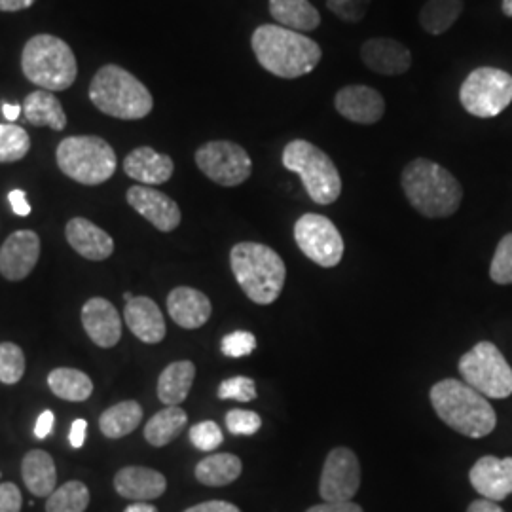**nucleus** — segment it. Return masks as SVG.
<instances>
[{
	"instance_id": "1a4fd4ad",
	"label": "nucleus",
	"mask_w": 512,
	"mask_h": 512,
	"mask_svg": "<svg viewBox=\"0 0 512 512\" xmlns=\"http://www.w3.org/2000/svg\"><path fill=\"white\" fill-rule=\"evenodd\" d=\"M459 374L465 384L490 399L512 395V368L492 342H480L459 359Z\"/></svg>"
},
{
	"instance_id": "dca6fc26",
	"label": "nucleus",
	"mask_w": 512,
	"mask_h": 512,
	"mask_svg": "<svg viewBox=\"0 0 512 512\" xmlns=\"http://www.w3.org/2000/svg\"><path fill=\"white\" fill-rule=\"evenodd\" d=\"M334 107L340 116L353 124L372 126L378 124L385 114V101L382 93L370 86L353 84L346 86L334 97Z\"/></svg>"
},
{
	"instance_id": "a19ab883",
	"label": "nucleus",
	"mask_w": 512,
	"mask_h": 512,
	"mask_svg": "<svg viewBox=\"0 0 512 512\" xmlns=\"http://www.w3.org/2000/svg\"><path fill=\"white\" fill-rule=\"evenodd\" d=\"M226 427L232 435L251 437L262 427V420L253 410H230L226 414Z\"/></svg>"
},
{
	"instance_id": "c756f323",
	"label": "nucleus",
	"mask_w": 512,
	"mask_h": 512,
	"mask_svg": "<svg viewBox=\"0 0 512 512\" xmlns=\"http://www.w3.org/2000/svg\"><path fill=\"white\" fill-rule=\"evenodd\" d=\"M243 463L234 454H213L196 465V478L203 486L220 488L238 480Z\"/></svg>"
},
{
	"instance_id": "58836bf2",
	"label": "nucleus",
	"mask_w": 512,
	"mask_h": 512,
	"mask_svg": "<svg viewBox=\"0 0 512 512\" xmlns=\"http://www.w3.org/2000/svg\"><path fill=\"white\" fill-rule=\"evenodd\" d=\"M222 440L224 435L215 421H200L194 427H190V442L202 452L217 450Z\"/></svg>"
},
{
	"instance_id": "a18cd8bd",
	"label": "nucleus",
	"mask_w": 512,
	"mask_h": 512,
	"mask_svg": "<svg viewBox=\"0 0 512 512\" xmlns=\"http://www.w3.org/2000/svg\"><path fill=\"white\" fill-rule=\"evenodd\" d=\"M8 200H10L14 213L19 217H29L31 215V205L27 202V196H25L23 190H12Z\"/></svg>"
},
{
	"instance_id": "2eb2a0df",
	"label": "nucleus",
	"mask_w": 512,
	"mask_h": 512,
	"mask_svg": "<svg viewBox=\"0 0 512 512\" xmlns=\"http://www.w3.org/2000/svg\"><path fill=\"white\" fill-rule=\"evenodd\" d=\"M40 238L33 230H18L0 247V274L8 281H23L37 266Z\"/></svg>"
},
{
	"instance_id": "6ab92c4d",
	"label": "nucleus",
	"mask_w": 512,
	"mask_h": 512,
	"mask_svg": "<svg viewBox=\"0 0 512 512\" xmlns=\"http://www.w3.org/2000/svg\"><path fill=\"white\" fill-rule=\"evenodd\" d=\"M361 59L374 73L399 76L412 67V52L395 38H370L361 46Z\"/></svg>"
},
{
	"instance_id": "a211bd4d",
	"label": "nucleus",
	"mask_w": 512,
	"mask_h": 512,
	"mask_svg": "<svg viewBox=\"0 0 512 512\" xmlns=\"http://www.w3.org/2000/svg\"><path fill=\"white\" fill-rule=\"evenodd\" d=\"M469 480L478 494L490 501H503L512 494V458L484 456L478 459Z\"/></svg>"
},
{
	"instance_id": "6e6d98bb",
	"label": "nucleus",
	"mask_w": 512,
	"mask_h": 512,
	"mask_svg": "<svg viewBox=\"0 0 512 512\" xmlns=\"http://www.w3.org/2000/svg\"><path fill=\"white\" fill-rule=\"evenodd\" d=\"M124 298H126V302H129V300H133L135 296H133L131 293H124Z\"/></svg>"
},
{
	"instance_id": "f704fd0d",
	"label": "nucleus",
	"mask_w": 512,
	"mask_h": 512,
	"mask_svg": "<svg viewBox=\"0 0 512 512\" xmlns=\"http://www.w3.org/2000/svg\"><path fill=\"white\" fill-rule=\"evenodd\" d=\"M31 150V137L18 124H0V164L23 160Z\"/></svg>"
},
{
	"instance_id": "473e14b6",
	"label": "nucleus",
	"mask_w": 512,
	"mask_h": 512,
	"mask_svg": "<svg viewBox=\"0 0 512 512\" xmlns=\"http://www.w3.org/2000/svg\"><path fill=\"white\" fill-rule=\"evenodd\" d=\"M463 12V0H427L420 12V23L429 35H444Z\"/></svg>"
},
{
	"instance_id": "7ed1b4c3",
	"label": "nucleus",
	"mask_w": 512,
	"mask_h": 512,
	"mask_svg": "<svg viewBox=\"0 0 512 512\" xmlns=\"http://www.w3.org/2000/svg\"><path fill=\"white\" fill-rule=\"evenodd\" d=\"M429 397L440 420L465 437H488L497 425L494 406L465 382L442 380L431 387Z\"/></svg>"
},
{
	"instance_id": "ddd939ff",
	"label": "nucleus",
	"mask_w": 512,
	"mask_h": 512,
	"mask_svg": "<svg viewBox=\"0 0 512 512\" xmlns=\"http://www.w3.org/2000/svg\"><path fill=\"white\" fill-rule=\"evenodd\" d=\"M361 486V465L349 448H334L327 456L319 494L327 503H348Z\"/></svg>"
},
{
	"instance_id": "bb28decb",
	"label": "nucleus",
	"mask_w": 512,
	"mask_h": 512,
	"mask_svg": "<svg viewBox=\"0 0 512 512\" xmlns=\"http://www.w3.org/2000/svg\"><path fill=\"white\" fill-rule=\"evenodd\" d=\"M21 475L27 490L37 497H50L57 486L55 461L44 450H31L21 463Z\"/></svg>"
},
{
	"instance_id": "c03bdc74",
	"label": "nucleus",
	"mask_w": 512,
	"mask_h": 512,
	"mask_svg": "<svg viewBox=\"0 0 512 512\" xmlns=\"http://www.w3.org/2000/svg\"><path fill=\"white\" fill-rule=\"evenodd\" d=\"M184 512H241L236 505L228 501H205L200 505H194Z\"/></svg>"
},
{
	"instance_id": "72a5a7b5",
	"label": "nucleus",
	"mask_w": 512,
	"mask_h": 512,
	"mask_svg": "<svg viewBox=\"0 0 512 512\" xmlns=\"http://www.w3.org/2000/svg\"><path fill=\"white\" fill-rule=\"evenodd\" d=\"M90 505V490L84 482L71 480L59 488L46 501V512H84Z\"/></svg>"
},
{
	"instance_id": "37998d69",
	"label": "nucleus",
	"mask_w": 512,
	"mask_h": 512,
	"mask_svg": "<svg viewBox=\"0 0 512 512\" xmlns=\"http://www.w3.org/2000/svg\"><path fill=\"white\" fill-rule=\"evenodd\" d=\"M23 497L18 486L12 482L0 484V512H21Z\"/></svg>"
},
{
	"instance_id": "79ce46f5",
	"label": "nucleus",
	"mask_w": 512,
	"mask_h": 512,
	"mask_svg": "<svg viewBox=\"0 0 512 512\" xmlns=\"http://www.w3.org/2000/svg\"><path fill=\"white\" fill-rule=\"evenodd\" d=\"M370 0H327L330 12L346 23H359L365 18Z\"/></svg>"
},
{
	"instance_id": "5701e85b",
	"label": "nucleus",
	"mask_w": 512,
	"mask_h": 512,
	"mask_svg": "<svg viewBox=\"0 0 512 512\" xmlns=\"http://www.w3.org/2000/svg\"><path fill=\"white\" fill-rule=\"evenodd\" d=\"M114 488L126 499L145 503V501L158 499L165 494L167 480L162 473H158L154 469L133 465V467H124L116 473Z\"/></svg>"
},
{
	"instance_id": "f8f14e48",
	"label": "nucleus",
	"mask_w": 512,
	"mask_h": 512,
	"mask_svg": "<svg viewBox=\"0 0 512 512\" xmlns=\"http://www.w3.org/2000/svg\"><path fill=\"white\" fill-rule=\"evenodd\" d=\"M294 239L298 249L321 268H334L344 256V239L332 220L306 213L294 224Z\"/></svg>"
},
{
	"instance_id": "a878e982",
	"label": "nucleus",
	"mask_w": 512,
	"mask_h": 512,
	"mask_svg": "<svg viewBox=\"0 0 512 512\" xmlns=\"http://www.w3.org/2000/svg\"><path fill=\"white\" fill-rule=\"evenodd\" d=\"M270 16L277 25L304 35L321 25V14L310 0H270Z\"/></svg>"
},
{
	"instance_id": "ea45409f",
	"label": "nucleus",
	"mask_w": 512,
	"mask_h": 512,
	"mask_svg": "<svg viewBox=\"0 0 512 512\" xmlns=\"http://www.w3.org/2000/svg\"><path fill=\"white\" fill-rule=\"evenodd\" d=\"M220 348L226 357H234V359L247 357L256 349L255 334L247 332V330H236L222 338Z\"/></svg>"
},
{
	"instance_id": "b1692460",
	"label": "nucleus",
	"mask_w": 512,
	"mask_h": 512,
	"mask_svg": "<svg viewBox=\"0 0 512 512\" xmlns=\"http://www.w3.org/2000/svg\"><path fill=\"white\" fill-rule=\"evenodd\" d=\"M124 171L129 179L152 186L167 183L173 177L175 164L167 154H160L154 148L139 147L126 156Z\"/></svg>"
},
{
	"instance_id": "49530a36",
	"label": "nucleus",
	"mask_w": 512,
	"mask_h": 512,
	"mask_svg": "<svg viewBox=\"0 0 512 512\" xmlns=\"http://www.w3.org/2000/svg\"><path fill=\"white\" fill-rule=\"evenodd\" d=\"M54 412L52 410H44L38 416L37 425H35V437L37 439H46L50 437L52 429H54Z\"/></svg>"
},
{
	"instance_id": "4be33fe9",
	"label": "nucleus",
	"mask_w": 512,
	"mask_h": 512,
	"mask_svg": "<svg viewBox=\"0 0 512 512\" xmlns=\"http://www.w3.org/2000/svg\"><path fill=\"white\" fill-rule=\"evenodd\" d=\"M167 311L179 327L196 330L209 321L213 306L202 291L192 287H177L167 296Z\"/></svg>"
},
{
	"instance_id": "864d4df0",
	"label": "nucleus",
	"mask_w": 512,
	"mask_h": 512,
	"mask_svg": "<svg viewBox=\"0 0 512 512\" xmlns=\"http://www.w3.org/2000/svg\"><path fill=\"white\" fill-rule=\"evenodd\" d=\"M124 512H158V509L150 503H133Z\"/></svg>"
},
{
	"instance_id": "2f4dec72",
	"label": "nucleus",
	"mask_w": 512,
	"mask_h": 512,
	"mask_svg": "<svg viewBox=\"0 0 512 512\" xmlns=\"http://www.w3.org/2000/svg\"><path fill=\"white\" fill-rule=\"evenodd\" d=\"M186 423L188 416L181 406H167L148 420L145 439L150 446L162 448L183 433Z\"/></svg>"
},
{
	"instance_id": "3c124183",
	"label": "nucleus",
	"mask_w": 512,
	"mask_h": 512,
	"mask_svg": "<svg viewBox=\"0 0 512 512\" xmlns=\"http://www.w3.org/2000/svg\"><path fill=\"white\" fill-rule=\"evenodd\" d=\"M467 512H505L495 501H490V499H476L473 501L471 505H469V509Z\"/></svg>"
},
{
	"instance_id": "e433bc0d",
	"label": "nucleus",
	"mask_w": 512,
	"mask_h": 512,
	"mask_svg": "<svg viewBox=\"0 0 512 512\" xmlns=\"http://www.w3.org/2000/svg\"><path fill=\"white\" fill-rule=\"evenodd\" d=\"M490 277L497 285L512 283V234H507L499 241L495 249L494 260L490 266Z\"/></svg>"
},
{
	"instance_id": "f3484780",
	"label": "nucleus",
	"mask_w": 512,
	"mask_h": 512,
	"mask_svg": "<svg viewBox=\"0 0 512 512\" xmlns=\"http://www.w3.org/2000/svg\"><path fill=\"white\" fill-rule=\"evenodd\" d=\"M82 325L95 346L114 348L122 338L120 313L105 298H90L82 308Z\"/></svg>"
},
{
	"instance_id": "cd10ccee",
	"label": "nucleus",
	"mask_w": 512,
	"mask_h": 512,
	"mask_svg": "<svg viewBox=\"0 0 512 512\" xmlns=\"http://www.w3.org/2000/svg\"><path fill=\"white\" fill-rule=\"evenodd\" d=\"M196 378V366L192 361H177L165 366L158 378V399L165 406H179L186 401Z\"/></svg>"
},
{
	"instance_id": "423d86ee",
	"label": "nucleus",
	"mask_w": 512,
	"mask_h": 512,
	"mask_svg": "<svg viewBox=\"0 0 512 512\" xmlns=\"http://www.w3.org/2000/svg\"><path fill=\"white\" fill-rule=\"evenodd\" d=\"M21 71L40 90L65 92L78 76V63L65 40L42 33L29 38L23 46Z\"/></svg>"
},
{
	"instance_id": "4c0bfd02",
	"label": "nucleus",
	"mask_w": 512,
	"mask_h": 512,
	"mask_svg": "<svg viewBox=\"0 0 512 512\" xmlns=\"http://www.w3.org/2000/svg\"><path fill=\"white\" fill-rule=\"evenodd\" d=\"M219 399L226 401V399H232V401H239V403H249V401H255L256 399V385L255 380L247 378V376H236V378H228L219 385V391H217Z\"/></svg>"
},
{
	"instance_id": "c85d7f7f",
	"label": "nucleus",
	"mask_w": 512,
	"mask_h": 512,
	"mask_svg": "<svg viewBox=\"0 0 512 512\" xmlns=\"http://www.w3.org/2000/svg\"><path fill=\"white\" fill-rule=\"evenodd\" d=\"M143 421V408L135 401H124L107 408L99 418V429L107 439H122L133 433Z\"/></svg>"
},
{
	"instance_id": "412c9836",
	"label": "nucleus",
	"mask_w": 512,
	"mask_h": 512,
	"mask_svg": "<svg viewBox=\"0 0 512 512\" xmlns=\"http://www.w3.org/2000/svg\"><path fill=\"white\" fill-rule=\"evenodd\" d=\"M124 319L129 330L145 344H160L165 338L164 313L148 296H135L124 310Z\"/></svg>"
},
{
	"instance_id": "aec40b11",
	"label": "nucleus",
	"mask_w": 512,
	"mask_h": 512,
	"mask_svg": "<svg viewBox=\"0 0 512 512\" xmlns=\"http://www.w3.org/2000/svg\"><path fill=\"white\" fill-rule=\"evenodd\" d=\"M65 238L80 256L93 262L107 260L114 253V239L92 220L74 217L65 226Z\"/></svg>"
},
{
	"instance_id": "603ef678",
	"label": "nucleus",
	"mask_w": 512,
	"mask_h": 512,
	"mask_svg": "<svg viewBox=\"0 0 512 512\" xmlns=\"http://www.w3.org/2000/svg\"><path fill=\"white\" fill-rule=\"evenodd\" d=\"M23 112V105H18V103H4L2 105V114H4V118L6 120H10V124H14L16 120L19 118V114Z\"/></svg>"
},
{
	"instance_id": "c9c22d12",
	"label": "nucleus",
	"mask_w": 512,
	"mask_h": 512,
	"mask_svg": "<svg viewBox=\"0 0 512 512\" xmlns=\"http://www.w3.org/2000/svg\"><path fill=\"white\" fill-rule=\"evenodd\" d=\"M25 374V353L18 344H0V382L6 385L18 384Z\"/></svg>"
},
{
	"instance_id": "09e8293b",
	"label": "nucleus",
	"mask_w": 512,
	"mask_h": 512,
	"mask_svg": "<svg viewBox=\"0 0 512 512\" xmlns=\"http://www.w3.org/2000/svg\"><path fill=\"white\" fill-rule=\"evenodd\" d=\"M86 429H88V423L86 420H74L71 425V433H69V440H71V446L73 448H82L84 446V440H86Z\"/></svg>"
},
{
	"instance_id": "39448f33",
	"label": "nucleus",
	"mask_w": 512,
	"mask_h": 512,
	"mask_svg": "<svg viewBox=\"0 0 512 512\" xmlns=\"http://www.w3.org/2000/svg\"><path fill=\"white\" fill-rule=\"evenodd\" d=\"M90 101L95 109L118 120H143L154 109L147 86L120 65H103L90 84Z\"/></svg>"
},
{
	"instance_id": "f257e3e1",
	"label": "nucleus",
	"mask_w": 512,
	"mask_h": 512,
	"mask_svg": "<svg viewBox=\"0 0 512 512\" xmlns=\"http://www.w3.org/2000/svg\"><path fill=\"white\" fill-rule=\"evenodd\" d=\"M251 48L262 69L287 80L310 74L323 57V50L315 40L277 23L256 27Z\"/></svg>"
},
{
	"instance_id": "4468645a",
	"label": "nucleus",
	"mask_w": 512,
	"mask_h": 512,
	"mask_svg": "<svg viewBox=\"0 0 512 512\" xmlns=\"http://www.w3.org/2000/svg\"><path fill=\"white\" fill-rule=\"evenodd\" d=\"M126 200L131 205V209H135L156 230L165 234L173 232L183 220L181 207L177 202L152 186H145V184L131 186L126 194Z\"/></svg>"
},
{
	"instance_id": "0eeeda50",
	"label": "nucleus",
	"mask_w": 512,
	"mask_h": 512,
	"mask_svg": "<svg viewBox=\"0 0 512 512\" xmlns=\"http://www.w3.org/2000/svg\"><path fill=\"white\" fill-rule=\"evenodd\" d=\"M55 160L63 175L86 186L107 183L118 165L114 148L97 135L63 139L55 150Z\"/></svg>"
},
{
	"instance_id": "5fc2aeb1",
	"label": "nucleus",
	"mask_w": 512,
	"mask_h": 512,
	"mask_svg": "<svg viewBox=\"0 0 512 512\" xmlns=\"http://www.w3.org/2000/svg\"><path fill=\"white\" fill-rule=\"evenodd\" d=\"M501 10L507 18H512V0H501Z\"/></svg>"
},
{
	"instance_id": "9b49d317",
	"label": "nucleus",
	"mask_w": 512,
	"mask_h": 512,
	"mask_svg": "<svg viewBox=\"0 0 512 512\" xmlns=\"http://www.w3.org/2000/svg\"><path fill=\"white\" fill-rule=\"evenodd\" d=\"M194 158L207 179L226 188L245 183L253 173L251 156L232 141H209L196 150Z\"/></svg>"
},
{
	"instance_id": "6e6552de",
	"label": "nucleus",
	"mask_w": 512,
	"mask_h": 512,
	"mask_svg": "<svg viewBox=\"0 0 512 512\" xmlns=\"http://www.w3.org/2000/svg\"><path fill=\"white\" fill-rule=\"evenodd\" d=\"M283 165L300 175L311 200L330 205L342 194V179L329 154L310 141L294 139L283 150Z\"/></svg>"
},
{
	"instance_id": "20e7f679",
	"label": "nucleus",
	"mask_w": 512,
	"mask_h": 512,
	"mask_svg": "<svg viewBox=\"0 0 512 512\" xmlns=\"http://www.w3.org/2000/svg\"><path fill=\"white\" fill-rule=\"evenodd\" d=\"M230 266L241 291L255 304H274L283 291L287 268L283 258L268 245L241 241L230 253Z\"/></svg>"
},
{
	"instance_id": "7c9ffc66",
	"label": "nucleus",
	"mask_w": 512,
	"mask_h": 512,
	"mask_svg": "<svg viewBox=\"0 0 512 512\" xmlns=\"http://www.w3.org/2000/svg\"><path fill=\"white\" fill-rule=\"evenodd\" d=\"M48 385L55 397L71 403H82L93 393L92 378L76 368H55L48 374Z\"/></svg>"
},
{
	"instance_id": "393cba45",
	"label": "nucleus",
	"mask_w": 512,
	"mask_h": 512,
	"mask_svg": "<svg viewBox=\"0 0 512 512\" xmlns=\"http://www.w3.org/2000/svg\"><path fill=\"white\" fill-rule=\"evenodd\" d=\"M23 116L35 128H50L63 131L67 128V114L54 93L37 90L29 93L23 103Z\"/></svg>"
},
{
	"instance_id": "8fccbe9b",
	"label": "nucleus",
	"mask_w": 512,
	"mask_h": 512,
	"mask_svg": "<svg viewBox=\"0 0 512 512\" xmlns=\"http://www.w3.org/2000/svg\"><path fill=\"white\" fill-rule=\"evenodd\" d=\"M37 0H0V12H21L29 10Z\"/></svg>"
},
{
	"instance_id": "de8ad7c7",
	"label": "nucleus",
	"mask_w": 512,
	"mask_h": 512,
	"mask_svg": "<svg viewBox=\"0 0 512 512\" xmlns=\"http://www.w3.org/2000/svg\"><path fill=\"white\" fill-rule=\"evenodd\" d=\"M306 512H363V509L359 507V505H355V503H321V505H315V507H311L310 511Z\"/></svg>"
},
{
	"instance_id": "f03ea898",
	"label": "nucleus",
	"mask_w": 512,
	"mask_h": 512,
	"mask_svg": "<svg viewBox=\"0 0 512 512\" xmlns=\"http://www.w3.org/2000/svg\"><path fill=\"white\" fill-rule=\"evenodd\" d=\"M401 184L408 203L427 219L452 217L463 200L458 179L446 167L427 158L406 165Z\"/></svg>"
},
{
	"instance_id": "9d476101",
	"label": "nucleus",
	"mask_w": 512,
	"mask_h": 512,
	"mask_svg": "<svg viewBox=\"0 0 512 512\" xmlns=\"http://www.w3.org/2000/svg\"><path fill=\"white\" fill-rule=\"evenodd\" d=\"M461 107L476 118H494L512 103V76L495 67H480L459 88Z\"/></svg>"
}]
</instances>
